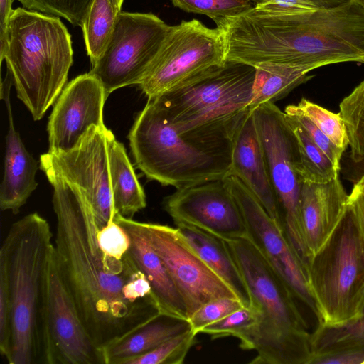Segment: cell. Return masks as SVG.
<instances>
[{
    "mask_svg": "<svg viewBox=\"0 0 364 364\" xmlns=\"http://www.w3.org/2000/svg\"><path fill=\"white\" fill-rule=\"evenodd\" d=\"M237 298L219 297L200 306L189 318L191 329L197 334L206 326L213 323L243 306Z\"/></svg>",
    "mask_w": 364,
    "mask_h": 364,
    "instance_id": "e575fe53",
    "label": "cell"
},
{
    "mask_svg": "<svg viewBox=\"0 0 364 364\" xmlns=\"http://www.w3.org/2000/svg\"><path fill=\"white\" fill-rule=\"evenodd\" d=\"M255 68L226 61L153 99L181 134L206 140H231L248 105Z\"/></svg>",
    "mask_w": 364,
    "mask_h": 364,
    "instance_id": "52a82bcc",
    "label": "cell"
},
{
    "mask_svg": "<svg viewBox=\"0 0 364 364\" xmlns=\"http://www.w3.org/2000/svg\"><path fill=\"white\" fill-rule=\"evenodd\" d=\"M170 28L152 13L119 14L103 53L90 71L102 84L107 97L141 82Z\"/></svg>",
    "mask_w": 364,
    "mask_h": 364,
    "instance_id": "8fae6325",
    "label": "cell"
},
{
    "mask_svg": "<svg viewBox=\"0 0 364 364\" xmlns=\"http://www.w3.org/2000/svg\"><path fill=\"white\" fill-rule=\"evenodd\" d=\"M247 62L316 68L364 60V9L349 1L299 14L255 9L245 21Z\"/></svg>",
    "mask_w": 364,
    "mask_h": 364,
    "instance_id": "7a4b0ae2",
    "label": "cell"
},
{
    "mask_svg": "<svg viewBox=\"0 0 364 364\" xmlns=\"http://www.w3.org/2000/svg\"><path fill=\"white\" fill-rule=\"evenodd\" d=\"M362 63H364V60H363Z\"/></svg>",
    "mask_w": 364,
    "mask_h": 364,
    "instance_id": "bcb514c9",
    "label": "cell"
},
{
    "mask_svg": "<svg viewBox=\"0 0 364 364\" xmlns=\"http://www.w3.org/2000/svg\"><path fill=\"white\" fill-rule=\"evenodd\" d=\"M348 208L352 214L364 245V176L354 183L348 194Z\"/></svg>",
    "mask_w": 364,
    "mask_h": 364,
    "instance_id": "f35d334b",
    "label": "cell"
},
{
    "mask_svg": "<svg viewBox=\"0 0 364 364\" xmlns=\"http://www.w3.org/2000/svg\"><path fill=\"white\" fill-rule=\"evenodd\" d=\"M350 1H352L353 2L358 4L362 8L364 9V0H350Z\"/></svg>",
    "mask_w": 364,
    "mask_h": 364,
    "instance_id": "b9f144b4",
    "label": "cell"
},
{
    "mask_svg": "<svg viewBox=\"0 0 364 364\" xmlns=\"http://www.w3.org/2000/svg\"><path fill=\"white\" fill-rule=\"evenodd\" d=\"M118 7L121 9L124 0H115Z\"/></svg>",
    "mask_w": 364,
    "mask_h": 364,
    "instance_id": "7bdbcfd3",
    "label": "cell"
},
{
    "mask_svg": "<svg viewBox=\"0 0 364 364\" xmlns=\"http://www.w3.org/2000/svg\"><path fill=\"white\" fill-rule=\"evenodd\" d=\"M348 199L338 177L324 183L302 181L301 213L308 262L346 213Z\"/></svg>",
    "mask_w": 364,
    "mask_h": 364,
    "instance_id": "d6986e66",
    "label": "cell"
},
{
    "mask_svg": "<svg viewBox=\"0 0 364 364\" xmlns=\"http://www.w3.org/2000/svg\"><path fill=\"white\" fill-rule=\"evenodd\" d=\"M107 99L102 84L90 72L69 82L49 117L48 151H68L91 126H105L103 109Z\"/></svg>",
    "mask_w": 364,
    "mask_h": 364,
    "instance_id": "e0dca14e",
    "label": "cell"
},
{
    "mask_svg": "<svg viewBox=\"0 0 364 364\" xmlns=\"http://www.w3.org/2000/svg\"><path fill=\"white\" fill-rule=\"evenodd\" d=\"M7 49L0 58L34 120L58 99L73 63L71 36L60 17L18 7L7 27Z\"/></svg>",
    "mask_w": 364,
    "mask_h": 364,
    "instance_id": "5b68a950",
    "label": "cell"
},
{
    "mask_svg": "<svg viewBox=\"0 0 364 364\" xmlns=\"http://www.w3.org/2000/svg\"><path fill=\"white\" fill-rule=\"evenodd\" d=\"M225 180L242 214L247 238L287 285L296 300L302 302L316 316L306 267L291 246L284 230L239 178L230 175Z\"/></svg>",
    "mask_w": 364,
    "mask_h": 364,
    "instance_id": "4fadbf2b",
    "label": "cell"
},
{
    "mask_svg": "<svg viewBox=\"0 0 364 364\" xmlns=\"http://www.w3.org/2000/svg\"><path fill=\"white\" fill-rule=\"evenodd\" d=\"M110 180L117 213L132 219L146 205V196L122 143L109 130L107 137Z\"/></svg>",
    "mask_w": 364,
    "mask_h": 364,
    "instance_id": "cb8c5ba5",
    "label": "cell"
},
{
    "mask_svg": "<svg viewBox=\"0 0 364 364\" xmlns=\"http://www.w3.org/2000/svg\"><path fill=\"white\" fill-rule=\"evenodd\" d=\"M255 4H257V3H260V2H262L264 1V0H250Z\"/></svg>",
    "mask_w": 364,
    "mask_h": 364,
    "instance_id": "ee69618b",
    "label": "cell"
},
{
    "mask_svg": "<svg viewBox=\"0 0 364 364\" xmlns=\"http://www.w3.org/2000/svg\"><path fill=\"white\" fill-rule=\"evenodd\" d=\"M53 233L37 213L10 227L0 249V277L11 308L10 364H46V309Z\"/></svg>",
    "mask_w": 364,
    "mask_h": 364,
    "instance_id": "3957f363",
    "label": "cell"
},
{
    "mask_svg": "<svg viewBox=\"0 0 364 364\" xmlns=\"http://www.w3.org/2000/svg\"><path fill=\"white\" fill-rule=\"evenodd\" d=\"M23 7L63 17L73 26H82L92 0H16Z\"/></svg>",
    "mask_w": 364,
    "mask_h": 364,
    "instance_id": "d6a6232c",
    "label": "cell"
},
{
    "mask_svg": "<svg viewBox=\"0 0 364 364\" xmlns=\"http://www.w3.org/2000/svg\"><path fill=\"white\" fill-rule=\"evenodd\" d=\"M191 329L188 319L160 312L133 331L102 348L105 364H126L164 342Z\"/></svg>",
    "mask_w": 364,
    "mask_h": 364,
    "instance_id": "7402d4cb",
    "label": "cell"
},
{
    "mask_svg": "<svg viewBox=\"0 0 364 364\" xmlns=\"http://www.w3.org/2000/svg\"><path fill=\"white\" fill-rule=\"evenodd\" d=\"M176 226L193 251L232 289L243 305L249 306L250 298L245 280L225 241L191 225Z\"/></svg>",
    "mask_w": 364,
    "mask_h": 364,
    "instance_id": "603a6c76",
    "label": "cell"
},
{
    "mask_svg": "<svg viewBox=\"0 0 364 364\" xmlns=\"http://www.w3.org/2000/svg\"><path fill=\"white\" fill-rule=\"evenodd\" d=\"M257 9L283 14H299L318 9L309 0H264L255 4Z\"/></svg>",
    "mask_w": 364,
    "mask_h": 364,
    "instance_id": "74e56055",
    "label": "cell"
},
{
    "mask_svg": "<svg viewBox=\"0 0 364 364\" xmlns=\"http://www.w3.org/2000/svg\"><path fill=\"white\" fill-rule=\"evenodd\" d=\"M284 112L296 113L306 117L343 151L348 146L347 129L340 112H331L304 97L297 105L286 107Z\"/></svg>",
    "mask_w": 364,
    "mask_h": 364,
    "instance_id": "f546056e",
    "label": "cell"
},
{
    "mask_svg": "<svg viewBox=\"0 0 364 364\" xmlns=\"http://www.w3.org/2000/svg\"><path fill=\"white\" fill-rule=\"evenodd\" d=\"M163 206L176 225H191L225 241L247 237L242 214L225 178L176 189Z\"/></svg>",
    "mask_w": 364,
    "mask_h": 364,
    "instance_id": "9a60e30c",
    "label": "cell"
},
{
    "mask_svg": "<svg viewBox=\"0 0 364 364\" xmlns=\"http://www.w3.org/2000/svg\"><path fill=\"white\" fill-rule=\"evenodd\" d=\"M225 242L259 312L256 325L237 337L242 349L256 352L250 363L310 364L311 333L289 288L247 237Z\"/></svg>",
    "mask_w": 364,
    "mask_h": 364,
    "instance_id": "277c9868",
    "label": "cell"
},
{
    "mask_svg": "<svg viewBox=\"0 0 364 364\" xmlns=\"http://www.w3.org/2000/svg\"><path fill=\"white\" fill-rule=\"evenodd\" d=\"M339 112L347 129L351 159L364 161V80L342 100Z\"/></svg>",
    "mask_w": 364,
    "mask_h": 364,
    "instance_id": "f1b7e54d",
    "label": "cell"
},
{
    "mask_svg": "<svg viewBox=\"0 0 364 364\" xmlns=\"http://www.w3.org/2000/svg\"><path fill=\"white\" fill-rule=\"evenodd\" d=\"M114 221L127 233L129 238V253L149 281L160 311L188 319L183 298L161 259L146 239L140 222L118 213Z\"/></svg>",
    "mask_w": 364,
    "mask_h": 364,
    "instance_id": "44dd1931",
    "label": "cell"
},
{
    "mask_svg": "<svg viewBox=\"0 0 364 364\" xmlns=\"http://www.w3.org/2000/svg\"><path fill=\"white\" fill-rule=\"evenodd\" d=\"M226 62L223 33L197 19L171 26L156 56L138 85L148 99L182 85Z\"/></svg>",
    "mask_w": 364,
    "mask_h": 364,
    "instance_id": "30bf717a",
    "label": "cell"
},
{
    "mask_svg": "<svg viewBox=\"0 0 364 364\" xmlns=\"http://www.w3.org/2000/svg\"><path fill=\"white\" fill-rule=\"evenodd\" d=\"M140 225L181 295L188 319L210 300L224 296L238 299L188 245L177 228L144 222Z\"/></svg>",
    "mask_w": 364,
    "mask_h": 364,
    "instance_id": "5bb4252c",
    "label": "cell"
},
{
    "mask_svg": "<svg viewBox=\"0 0 364 364\" xmlns=\"http://www.w3.org/2000/svg\"><path fill=\"white\" fill-rule=\"evenodd\" d=\"M287 117L297 141L301 181L324 183L338 178L339 171L313 142L300 124L291 116L287 115Z\"/></svg>",
    "mask_w": 364,
    "mask_h": 364,
    "instance_id": "83f0119b",
    "label": "cell"
},
{
    "mask_svg": "<svg viewBox=\"0 0 364 364\" xmlns=\"http://www.w3.org/2000/svg\"><path fill=\"white\" fill-rule=\"evenodd\" d=\"M46 364H105L62 279L55 252L48 277Z\"/></svg>",
    "mask_w": 364,
    "mask_h": 364,
    "instance_id": "2e32d148",
    "label": "cell"
},
{
    "mask_svg": "<svg viewBox=\"0 0 364 364\" xmlns=\"http://www.w3.org/2000/svg\"><path fill=\"white\" fill-rule=\"evenodd\" d=\"M105 126H91L66 151H48L40 157L42 171L50 170L77 187L89 201L98 229L114 221L107 137Z\"/></svg>",
    "mask_w": 364,
    "mask_h": 364,
    "instance_id": "7c38bea8",
    "label": "cell"
},
{
    "mask_svg": "<svg viewBox=\"0 0 364 364\" xmlns=\"http://www.w3.org/2000/svg\"><path fill=\"white\" fill-rule=\"evenodd\" d=\"M53 188L54 252L65 285L95 343L102 350L159 313L151 285L129 252H104L91 205L75 186L44 170Z\"/></svg>",
    "mask_w": 364,
    "mask_h": 364,
    "instance_id": "6da1fadb",
    "label": "cell"
},
{
    "mask_svg": "<svg viewBox=\"0 0 364 364\" xmlns=\"http://www.w3.org/2000/svg\"><path fill=\"white\" fill-rule=\"evenodd\" d=\"M259 312L252 306L241 308L228 314L223 318L204 327L200 333H207L213 339L239 335L256 325Z\"/></svg>",
    "mask_w": 364,
    "mask_h": 364,
    "instance_id": "836d02e7",
    "label": "cell"
},
{
    "mask_svg": "<svg viewBox=\"0 0 364 364\" xmlns=\"http://www.w3.org/2000/svg\"><path fill=\"white\" fill-rule=\"evenodd\" d=\"M192 329L161 343L154 350L132 358L126 364H181L196 343Z\"/></svg>",
    "mask_w": 364,
    "mask_h": 364,
    "instance_id": "4dcf8cb0",
    "label": "cell"
},
{
    "mask_svg": "<svg viewBox=\"0 0 364 364\" xmlns=\"http://www.w3.org/2000/svg\"><path fill=\"white\" fill-rule=\"evenodd\" d=\"M171 2L186 12L208 16L215 23L243 14L255 6L250 0H171Z\"/></svg>",
    "mask_w": 364,
    "mask_h": 364,
    "instance_id": "1f68e13d",
    "label": "cell"
},
{
    "mask_svg": "<svg viewBox=\"0 0 364 364\" xmlns=\"http://www.w3.org/2000/svg\"><path fill=\"white\" fill-rule=\"evenodd\" d=\"M311 360L344 351L364 350V316L337 326L318 323L311 333Z\"/></svg>",
    "mask_w": 364,
    "mask_h": 364,
    "instance_id": "4316f807",
    "label": "cell"
},
{
    "mask_svg": "<svg viewBox=\"0 0 364 364\" xmlns=\"http://www.w3.org/2000/svg\"><path fill=\"white\" fill-rule=\"evenodd\" d=\"M363 364H364V363H363Z\"/></svg>",
    "mask_w": 364,
    "mask_h": 364,
    "instance_id": "7dc6e473",
    "label": "cell"
},
{
    "mask_svg": "<svg viewBox=\"0 0 364 364\" xmlns=\"http://www.w3.org/2000/svg\"><path fill=\"white\" fill-rule=\"evenodd\" d=\"M306 274L319 324L337 326L362 316L364 245L348 208L309 259Z\"/></svg>",
    "mask_w": 364,
    "mask_h": 364,
    "instance_id": "ba28073f",
    "label": "cell"
},
{
    "mask_svg": "<svg viewBox=\"0 0 364 364\" xmlns=\"http://www.w3.org/2000/svg\"><path fill=\"white\" fill-rule=\"evenodd\" d=\"M120 12L115 0H92L81 26L92 65L103 53Z\"/></svg>",
    "mask_w": 364,
    "mask_h": 364,
    "instance_id": "484cf974",
    "label": "cell"
},
{
    "mask_svg": "<svg viewBox=\"0 0 364 364\" xmlns=\"http://www.w3.org/2000/svg\"><path fill=\"white\" fill-rule=\"evenodd\" d=\"M296 119L313 142L326 155L335 168L340 171L343 151L334 144L318 127L306 117L291 112H284Z\"/></svg>",
    "mask_w": 364,
    "mask_h": 364,
    "instance_id": "d590c367",
    "label": "cell"
},
{
    "mask_svg": "<svg viewBox=\"0 0 364 364\" xmlns=\"http://www.w3.org/2000/svg\"><path fill=\"white\" fill-rule=\"evenodd\" d=\"M252 112L278 200L284 234L306 267L309 257L301 221L302 181L296 137L286 114L274 103L266 102Z\"/></svg>",
    "mask_w": 364,
    "mask_h": 364,
    "instance_id": "9c48e42d",
    "label": "cell"
},
{
    "mask_svg": "<svg viewBox=\"0 0 364 364\" xmlns=\"http://www.w3.org/2000/svg\"><path fill=\"white\" fill-rule=\"evenodd\" d=\"M362 316H364V305H363V311H362Z\"/></svg>",
    "mask_w": 364,
    "mask_h": 364,
    "instance_id": "f6af8a7d",
    "label": "cell"
},
{
    "mask_svg": "<svg viewBox=\"0 0 364 364\" xmlns=\"http://www.w3.org/2000/svg\"><path fill=\"white\" fill-rule=\"evenodd\" d=\"M255 68L250 111L266 102L275 103L313 77L308 75L312 69L307 67L264 64Z\"/></svg>",
    "mask_w": 364,
    "mask_h": 364,
    "instance_id": "d4e9b609",
    "label": "cell"
},
{
    "mask_svg": "<svg viewBox=\"0 0 364 364\" xmlns=\"http://www.w3.org/2000/svg\"><path fill=\"white\" fill-rule=\"evenodd\" d=\"M318 9H327L340 6L350 0H309Z\"/></svg>",
    "mask_w": 364,
    "mask_h": 364,
    "instance_id": "60d3db41",
    "label": "cell"
},
{
    "mask_svg": "<svg viewBox=\"0 0 364 364\" xmlns=\"http://www.w3.org/2000/svg\"><path fill=\"white\" fill-rule=\"evenodd\" d=\"M97 239L102 250L110 255L122 257L129 252V236L114 221L98 230Z\"/></svg>",
    "mask_w": 364,
    "mask_h": 364,
    "instance_id": "8d00e7d4",
    "label": "cell"
},
{
    "mask_svg": "<svg viewBox=\"0 0 364 364\" xmlns=\"http://www.w3.org/2000/svg\"><path fill=\"white\" fill-rule=\"evenodd\" d=\"M230 175L239 178L250 189L269 215L283 229L278 200L252 111L244 115L231 137Z\"/></svg>",
    "mask_w": 364,
    "mask_h": 364,
    "instance_id": "ac0fdd59",
    "label": "cell"
},
{
    "mask_svg": "<svg viewBox=\"0 0 364 364\" xmlns=\"http://www.w3.org/2000/svg\"><path fill=\"white\" fill-rule=\"evenodd\" d=\"M139 169L176 189L230 176L231 140L211 141L178 133L148 100L128 135Z\"/></svg>",
    "mask_w": 364,
    "mask_h": 364,
    "instance_id": "8992f818",
    "label": "cell"
},
{
    "mask_svg": "<svg viewBox=\"0 0 364 364\" xmlns=\"http://www.w3.org/2000/svg\"><path fill=\"white\" fill-rule=\"evenodd\" d=\"M14 0H0V58L7 49V27L12 13Z\"/></svg>",
    "mask_w": 364,
    "mask_h": 364,
    "instance_id": "ab89813d",
    "label": "cell"
},
{
    "mask_svg": "<svg viewBox=\"0 0 364 364\" xmlns=\"http://www.w3.org/2000/svg\"><path fill=\"white\" fill-rule=\"evenodd\" d=\"M13 85L7 73L1 84V98L4 100L9 117V130L6 136L4 171L0 188V208L16 214L36 189L38 163L26 149L20 135L15 129L10 89Z\"/></svg>",
    "mask_w": 364,
    "mask_h": 364,
    "instance_id": "ffe728a7",
    "label": "cell"
}]
</instances>
